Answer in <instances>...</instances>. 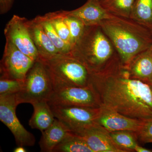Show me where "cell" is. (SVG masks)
Wrapping results in <instances>:
<instances>
[{
  "instance_id": "cell-1",
  "label": "cell",
  "mask_w": 152,
  "mask_h": 152,
  "mask_svg": "<svg viewBox=\"0 0 152 152\" xmlns=\"http://www.w3.org/2000/svg\"><path fill=\"white\" fill-rule=\"evenodd\" d=\"M88 86L101 106L137 119L152 117L151 86L132 77L120 59L100 72L90 74Z\"/></svg>"
},
{
  "instance_id": "cell-2",
  "label": "cell",
  "mask_w": 152,
  "mask_h": 152,
  "mask_svg": "<svg viewBox=\"0 0 152 152\" xmlns=\"http://www.w3.org/2000/svg\"><path fill=\"white\" fill-rule=\"evenodd\" d=\"M99 26L112 42L125 66L151 46L152 31L130 18L114 15L101 22Z\"/></svg>"
},
{
  "instance_id": "cell-3",
  "label": "cell",
  "mask_w": 152,
  "mask_h": 152,
  "mask_svg": "<svg viewBox=\"0 0 152 152\" xmlns=\"http://www.w3.org/2000/svg\"><path fill=\"white\" fill-rule=\"evenodd\" d=\"M70 56L83 64L90 74L100 72L120 59L100 26H86L83 34L72 48Z\"/></svg>"
},
{
  "instance_id": "cell-4",
  "label": "cell",
  "mask_w": 152,
  "mask_h": 152,
  "mask_svg": "<svg viewBox=\"0 0 152 152\" xmlns=\"http://www.w3.org/2000/svg\"><path fill=\"white\" fill-rule=\"evenodd\" d=\"M40 60L50 72L54 90L65 87L88 86L89 72L83 64L70 55L58 54Z\"/></svg>"
},
{
  "instance_id": "cell-5",
  "label": "cell",
  "mask_w": 152,
  "mask_h": 152,
  "mask_svg": "<svg viewBox=\"0 0 152 152\" xmlns=\"http://www.w3.org/2000/svg\"><path fill=\"white\" fill-rule=\"evenodd\" d=\"M54 91L51 76L45 64L40 59L35 61L24 80L21 91L16 94L18 105L31 104L39 101L48 102Z\"/></svg>"
},
{
  "instance_id": "cell-6",
  "label": "cell",
  "mask_w": 152,
  "mask_h": 152,
  "mask_svg": "<svg viewBox=\"0 0 152 152\" xmlns=\"http://www.w3.org/2000/svg\"><path fill=\"white\" fill-rule=\"evenodd\" d=\"M16 94L0 95V121L10 130L18 146H33L36 142L34 136L25 129L16 113L18 105Z\"/></svg>"
},
{
  "instance_id": "cell-7",
  "label": "cell",
  "mask_w": 152,
  "mask_h": 152,
  "mask_svg": "<svg viewBox=\"0 0 152 152\" xmlns=\"http://www.w3.org/2000/svg\"><path fill=\"white\" fill-rule=\"evenodd\" d=\"M55 118L72 132H75L94 124L100 107L82 106L50 105Z\"/></svg>"
},
{
  "instance_id": "cell-8",
  "label": "cell",
  "mask_w": 152,
  "mask_h": 152,
  "mask_svg": "<svg viewBox=\"0 0 152 152\" xmlns=\"http://www.w3.org/2000/svg\"><path fill=\"white\" fill-rule=\"evenodd\" d=\"M34 62L13 44L6 40L1 61V78L24 80Z\"/></svg>"
},
{
  "instance_id": "cell-9",
  "label": "cell",
  "mask_w": 152,
  "mask_h": 152,
  "mask_svg": "<svg viewBox=\"0 0 152 152\" xmlns=\"http://www.w3.org/2000/svg\"><path fill=\"white\" fill-rule=\"evenodd\" d=\"M49 104L98 108L101 107L96 96L89 87L69 86L55 89Z\"/></svg>"
},
{
  "instance_id": "cell-10",
  "label": "cell",
  "mask_w": 152,
  "mask_h": 152,
  "mask_svg": "<svg viewBox=\"0 0 152 152\" xmlns=\"http://www.w3.org/2000/svg\"><path fill=\"white\" fill-rule=\"evenodd\" d=\"M27 19L14 15L5 27L6 40L10 41L34 61L39 59L37 50L32 40L27 26Z\"/></svg>"
},
{
  "instance_id": "cell-11",
  "label": "cell",
  "mask_w": 152,
  "mask_h": 152,
  "mask_svg": "<svg viewBox=\"0 0 152 152\" xmlns=\"http://www.w3.org/2000/svg\"><path fill=\"white\" fill-rule=\"evenodd\" d=\"M72 133L83 138L93 152H124L114 143L110 132L96 123Z\"/></svg>"
},
{
  "instance_id": "cell-12",
  "label": "cell",
  "mask_w": 152,
  "mask_h": 152,
  "mask_svg": "<svg viewBox=\"0 0 152 152\" xmlns=\"http://www.w3.org/2000/svg\"><path fill=\"white\" fill-rule=\"evenodd\" d=\"M142 122V120L126 116L111 109L101 106L95 123L110 132L129 131L136 133L140 129Z\"/></svg>"
},
{
  "instance_id": "cell-13",
  "label": "cell",
  "mask_w": 152,
  "mask_h": 152,
  "mask_svg": "<svg viewBox=\"0 0 152 152\" xmlns=\"http://www.w3.org/2000/svg\"><path fill=\"white\" fill-rule=\"evenodd\" d=\"M67 14L80 20L86 26H99L100 23L114 15L109 13L97 0H88L84 4Z\"/></svg>"
},
{
  "instance_id": "cell-14",
  "label": "cell",
  "mask_w": 152,
  "mask_h": 152,
  "mask_svg": "<svg viewBox=\"0 0 152 152\" xmlns=\"http://www.w3.org/2000/svg\"><path fill=\"white\" fill-rule=\"evenodd\" d=\"M26 23L30 36L37 50L40 59H47L60 54L40 24L35 19L30 20H27Z\"/></svg>"
},
{
  "instance_id": "cell-15",
  "label": "cell",
  "mask_w": 152,
  "mask_h": 152,
  "mask_svg": "<svg viewBox=\"0 0 152 152\" xmlns=\"http://www.w3.org/2000/svg\"><path fill=\"white\" fill-rule=\"evenodd\" d=\"M131 76L150 84L152 82V51L151 48L133 58L126 66Z\"/></svg>"
},
{
  "instance_id": "cell-16",
  "label": "cell",
  "mask_w": 152,
  "mask_h": 152,
  "mask_svg": "<svg viewBox=\"0 0 152 152\" xmlns=\"http://www.w3.org/2000/svg\"><path fill=\"white\" fill-rule=\"evenodd\" d=\"M70 131L64 124L56 118L54 122L47 129L42 132L39 144L41 152H53Z\"/></svg>"
},
{
  "instance_id": "cell-17",
  "label": "cell",
  "mask_w": 152,
  "mask_h": 152,
  "mask_svg": "<svg viewBox=\"0 0 152 152\" xmlns=\"http://www.w3.org/2000/svg\"><path fill=\"white\" fill-rule=\"evenodd\" d=\"M31 104L34 107V113L29 121V125L32 129L42 132L51 126L56 118L48 101H39Z\"/></svg>"
},
{
  "instance_id": "cell-18",
  "label": "cell",
  "mask_w": 152,
  "mask_h": 152,
  "mask_svg": "<svg viewBox=\"0 0 152 152\" xmlns=\"http://www.w3.org/2000/svg\"><path fill=\"white\" fill-rule=\"evenodd\" d=\"M130 18L152 31V0H136Z\"/></svg>"
},
{
  "instance_id": "cell-19",
  "label": "cell",
  "mask_w": 152,
  "mask_h": 152,
  "mask_svg": "<svg viewBox=\"0 0 152 152\" xmlns=\"http://www.w3.org/2000/svg\"><path fill=\"white\" fill-rule=\"evenodd\" d=\"M34 19L40 24L60 54L70 55L72 49L71 45L60 38L51 22L45 15L38 16Z\"/></svg>"
},
{
  "instance_id": "cell-20",
  "label": "cell",
  "mask_w": 152,
  "mask_h": 152,
  "mask_svg": "<svg viewBox=\"0 0 152 152\" xmlns=\"http://www.w3.org/2000/svg\"><path fill=\"white\" fill-rule=\"evenodd\" d=\"M53 152H93L83 138L70 132Z\"/></svg>"
},
{
  "instance_id": "cell-21",
  "label": "cell",
  "mask_w": 152,
  "mask_h": 152,
  "mask_svg": "<svg viewBox=\"0 0 152 152\" xmlns=\"http://www.w3.org/2000/svg\"><path fill=\"white\" fill-rule=\"evenodd\" d=\"M136 0H103L99 1L104 8L113 15L130 18Z\"/></svg>"
},
{
  "instance_id": "cell-22",
  "label": "cell",
  "mask_w": 152,
  "mask_h": 152,
  "mask_svg": "<svg viewBox=\"0 0 152 152\" xmlns=\"http://www.w3.org/2000/svg\"><path fill=\"white\" fill-rule=\"evenodd\" d=\"M115 144L124 152L134 151L137 145L136 133L129 131H119L110 132Z\"/></svg>"
},
{
  "instance_id": "cell-23",
  "label": "cell",
  "mask_w": 152,
  "mask_h": 152,
  "mask_svg": "<svg viewBox=\"0 0 152 152\" xmlns=\"http://www.w3.org/2000/svg\"><path fill=\"white\" fill-rule=\"evenodd\" d=\"M45 16L51 22L60 38L71 45L70 33L64 20L62 10L49 12Z\"/></svg>"
},
{
  "instance_id": "cell-24",
  "label": "cell",
  "mask_w": 152,
  "mask_h": 152,
  "mask_svg": "<svg viewBox=\"0 0 152 152\" xmlns=\"http://www.w3.org/2000/svg\"><path fill=\"white\" fill-rule=\"evenodd\" d=\"M62 12L64 20L70 33L71 45L72 48L83 34L86 26L79 19L68 15L66 11L62 10Z\"/></svg>"
},
{
  "instance_id": "cell-25",
  "label": "cell",
  "mask_w": 152,
  "mask_h": 152,
  "mask_svg": "<svg viewBox=\"0 0 152 152\" xmlns=\"http://www.w3.org/2000/svg\"><path fill=\"white\" fill-rule=\"evenodd\" d=\"M24 80L1 78L0 95L17 94L21 91Z\"/></svg>"
},
{
  "instance_id": "cell-26",
  "label": "cell",
  "mask_w": 152,
  "mask_h": 152,
  "mask_svg": "<svg viewBox=\"0 0 152 152\" xmlns=\"http://www.w3.org/2000/svg\"><path fill=\"white\" fill-rule=\"evenodd\" d=\"M142 121L141 126L136 135L143 142L151 143L152 141V117Z\"/></svg>"
},
{
  "instance_id": "cell-27",
  "label": "cell",
  "mask_w": 152,
  "mask_h": 152,
  "mask_svg": "<svg viewBox=\"0 0 152 152\" xmlns=\"http://www.w3.org/2000/svg\"><path fill=\"white\" fill-rule=\"evenodd\" d=\"M15 0H0V14L7 13L12 7Z\"/></svg>"
},
{
  "instance_id": "cell-28",
  "label": "cell",
  "mask_w": 152,
  "mask_h": 152,
  "mask_svg": "<svg viewBox=\"0 0 152 152\" xmlns=\"http://www.w3.org/2000/svg\"><path fill=\"white\" fill-rule=\"evenodd\" d=\"M134 151L137 152H152V150L148 149L139 145L138 144L136 145L134 149Z\"/></svg>"
},
{
  "instance_id": "cell-29",
  "label": "cell",
  "mask_w": 152,
  "mask_h": 152,
  "mask_svg": "<svg viewBox=\"0 0 152 152\" xmlns=\"http://www.w3.org/2000/svg\"><path fill=\"white\" fill-rule=\"evenodd\" d=\"M14 152H26V151L24 147L18 146V147L16 148L14 150Z\"/></svg>"
},
{
  "instance_id": "cell-30",
  "label": "cell",
  "mask_w": 152,
  "mask_h": 152,
  "mask_svg": "<svg viewBox=\"0 0 152 152\" xmlns=\"http://www.w3.org/2000/svg\"><path fill=\"white\" fill-rule=\"evenodd\" d=\"M149 84L150 86H151V88L152 90V82L151 83H150Z\"/></svg>"
},
{
  "instance_id": "cell-31",
  "label": "cell",
  "mask_w": 152,
  "mask_h": 152,
  "mask_svg": "<svg viewBox=\"0 0 152 152\" xmlns=\"http://www.w3.org/2000/svg\"><path fill=\"white\" fill-rule=\"evenodd\" d=\"M151 50L152 51V44L151 46Z\"/></svg>"
},
{
  "instance_id": "cell-32",
  "label": "cell",
  "mask_w": 152,
  "mask_h": 152,
  "mask_svg": "<svg viewBox=\"0 0 152 152\" xmlns=\"http://www.w3.org/2000/svg\"><path fill=\"white\" fill-rule=\"evenodd\" d=\"M97 1H103V0H97Z\"/></svg>"
},
{
  "instance_id": "cell-33",
  "label": "cell",
  "mask_w": 152,
  "mask_h": 152,
  "mask_svg": "<svg viewBox=\"0 0 152 152\" xmlns=\"http://www.w3.org/2000/svg\"><path fill=\"white\" fill-rule=\"evenodd\" d=\"M151 143H152V141L151 142Z\"/></svg>"
}]
</instances>
